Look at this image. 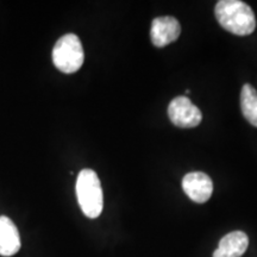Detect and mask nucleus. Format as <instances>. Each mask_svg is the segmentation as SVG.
Instances as JSON below:
<instances>
[{
    "mask_svg": "<svg viewBox=\"0 0 257 257\" xmlns=\"http://www.w3.org/2000/svg\"><path fill=\"white\" fill-rule=\"evenodd\" d=\"M214 14L220 27L237 36H248L256 29L252 9L240 0H220Z\"/></svg>",
    "mask_w": 257,
    "mask_h": 257,
    "instance_id": "nucleus-1",
    "label": "nucleus"
},
{
    "mask_svg": "<svg viewBox=\"0 0 257 257\" xmlns=\"http://www.w3.org/2000/svg\"><path fill=\"white\" fill-rule=\"evenodd\" d=\"M76 197L86 217L94 219L101 214L104 195L100 180L94 170L82 169L76 179Z\"/></svg>",
    "mask_w": 257,
    "mask_h": 257,
    "instance_id": "nucleus-2",
    "label": "nucleus"
},
{
    "mask_svg": "<svg viewBox=\"0 0 257 257\" xmlns=\"http://www.w3.org/2000/svg\"><path fill=\"white\" fill-rule=\"evenodd\" d=\"M85 53L80 38L74 34H67L56 42L53 49V62L60 72L72 74L81 68Z\"/></svg>",
    "mask_w": 257,
    "mask_h": 257,
    "instance_id": "nucleus-3",
    "label": "nucleus"
},
{
    "mask_svg": "<svg viewBox=\"0 0 257 257\" xmlns=\"http://www.w3.org/2000/svg\"><path fill=\"white\" fill-rule=\"evenodd\" d=\"M169 119L178 127L191 128L201 123V111L189 100L187 96L173 99L168 106Z\"/></svg>",
    "mask_w": 257,
    "mask_h": 257,
    "instance_id": "nucleus-4",
    "label": "nucleus"
},
{
    "mask_svg": "<svg viewBox=\"0 0 257 257\" xmlns=\"http://www.w3.org/2000/svg\"><path fill=\"white\" fill-rule=\"evenodd\" d=\"M182 188L191 200L198 204H204L213 193V182L205 173L193 172L184 176Z\"/></svg>",
    "mask_w": 257,
    "mask_h": 257,
    "instance_id": "nucleus-5",
    "label": "nucleus"
},
{
    "mask_svg": "<svg viewBox=\"0 0 257 257\" xmlns=\"http://www.w3.org/2000/svg\"><path fill=\"white\" fill-rule=\"evenodd\" d=\"M181 34L179 21L172 16L157 17L153 21L150 37L155 47L162 48L176 41Z\"/></svg>",
    "mask_w": 257,
    "mask_h": 257,
    "instance_id": "nucleus-6",
    "label": "nucleus"
},
{
    "mask_svg": "<svg viewBox=\"0 0 257 257\" xmlns=\"http://www.w3.org/2000/svg\"><path fill=\"white\" fill-rule=\"evenodd\" d=\"M249 245V238L243 231H233L225 234L213 257H242Z\"/></svg>",
    "mask_w": 257,
    "mask_h": 257,
    "instance_id": "nucleus-7",
    "label": "nucleus"
},
{
    "mask_svg": "<svg viewBox=\"0 0 257 257\" xmlns=\"http://www.w3.org/2000/svg\"><path fill=\"white\" fill-rule=\"evenodd\" d=\"M21 249L17 226L9 217H0V256H14Z\"/></svg>",
    "mask_w": 257,
    "mask_h": 257,
    "instance_id": "nucleus-8",
    "label": "nucleus"
},
{
    "mask_svg": "<svg viewBox=\"0 0 257 257\" xmlns=\"http://www.w3.org/2000/svg\"><path fill=\"white\" fill-rule=\"evenodd\" d=\"M240 108L244 118L257 127V92L250 83H245L240 92Z\"/></svg>",
    "mask_w": 257,
    "mask_h": 257,
    "instance_id": "nucleus-9",
    "label": "nucleus"
}]
</instances>
